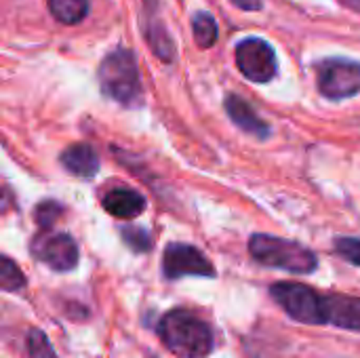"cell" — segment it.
Wrapping results in <instances>:
<instances>
[{
	"mask_svg": "<svg viewBox=\"0 0 360 358\" xmlns=\"http://www.w3.org/2000/svg\"><path fill=\"white\" fill-rule=\"evenodd\" d=\"M162 272L169 281H177L184 276H202L213 279L215 266L192 245L186 243H171L162 255Z\"/></svg>",
	"mask_w": 360,
	"mask_h": 358,
	"instance_id": "8",
	"label": "cell"
},
{
	"mask_svg": "<svg viewBox=\"0 0 360 358\" xmlns=\"http://www.w3.org/2000/svg\"><path fill=\"white\" fill-rule=\"evenodd\" d=\"M192 34L200 49H211L217 42V34H219L213 15H209L207 11H198L192 17Z\"/></svg>",
	"mask_w": 360,
	"mask_h": 358,
	"instance_id": "15",
	"label": "cell"
},
{
	"mask_svg": "<svg viewBox=\"0 0 360 358\" xmlns=\"http://www.w3.org/2000/svg\"><path fill=\"white\" fill-rule=\"evenodd\" d=\"M49 13L65 25L80 23L89 13V0H46Z\"/></svg>",
	"mask_w": 360,
	"mask_h": 358,
	"instance_id": "14",
	"label": "cell"
},
{
	"mask_svg": "<svg viewBox=\"0 0 360 358\" xmlns=\"http://www.w3.org/2000/svg\"><path fill=\"white\" fill-rule=\"evenodd\" d=\"M63 205L59 200H42L34 209V219L40 230H51V226L63 215Z\"/></svg>",
	"mask_w": 360,
	"mask_h": 358,
	"instance_id": "18",
	"label": "cell"
},
{
	"mask_svg": "<svg viewBox=\"0 0 360 358\" xmlns=\"http://www.w3.org/2000/svg\"><path fill=\"white\" fill-rule=\"evenodd\" d=\"M120 236H122V243L133 253H148L154 247L152 234L146 228H141V226H122L120 228Z\"/></svg>",
	"mask_w": 360,
	"mask_h": 358,
	"instance_id": "16",
	"label": "cell"
},
{
	"mask_svg": "<svg viewBox=\"0 0 360 358\" xmlns=\"http://www.w3.org/2000/svg\"><path fill=\"white\" fill-rule=\"evenodd\" d=\"M272 300L297 323L325 325V295L302 283L281 281L270 287Z\"/></svg>",
	"mask_w": 360,
	"mask_h": 358,
	"instance_id": "4",
	"label": "cell"
},
{
	"mask_svg": "<svg viewBox=\"0 0 360 358\" xmlns=\"http://www.w3.org/2000/svg\"><path fill=\"white\" fill-rule=\"evenodd\" d=\"M99 89L101 93L124 106V108H139L143 103V87L137 68V57L131 49L116 46L110 51L97 70Z\"/></svg>",
	"mask_w": 360,
	"mask_h": 358,
	"instance_id": "2",
	"label": "cell"
},
{
	"mask_svg": "<svg viewBox=\"0 0 360 358\" xmlns=\"http://www.w3.org/2000/svg\"><path fill=\"white\" fill-rule=\"evenodd\" d=\"M230 2L243 11H262V6H264L262 0H230Z\"/></svg>",
	"mask_w": 360,
	"mask_h": 358,
	"instance_id": "21",
	"label": "cell"
},
{
	"mask_svg": "<svg viewBox=\"0 0 360 358\" xmlns=\"http://www.w3.org/2000/svg\"><path fill=\"white\" fill-rule=\"evenodd\" d=\"M333 249L342 260H346L348 264L360 268V238H356V236H338L333 241Z\"/></svg>",
	"mask_w": 360,
	"mask_h": 358,
	"instance_id": "20",
	"label": "cell"
},
{
	"mask_svg": "<svg viewBox=\"0 0 360 358\" xmlns=\"http://www.w3.org/2000/svg\"><path fill=\"white\" fill-rule=\"evenodd\" d=\"M0 264H2V268H0V287H2V291H6V293L21 291L25 287V276L19 270V266L8 255H2Z\"/></svg>",
	"mask_w": 360,
	"mask_h": 358,
	"instance_id": "17",
	"label": "cell"
},
{
	"mask_svg": "<svg viewBox=\"0 0 360 358\" xmlns=\"http://www.w3.org/2000/svg\"><path fill=\"white\" fill-rule=\"evenodd\" d=\"M25 348H27V357L30 358H57L51 342L46 340V335L40 329H30L27 331Z\"/></svg>",
	"mask_w": 360,
	"mask_h": 358,
	"instance_id": "19",
	"label": "cell"
},
{
	"mask_svg": "<svg viewBox=\"0 0 360 358\" xmlns=\"http://www.w3.org/2000/svg\"><path fill=\"white\" fill-rule=\"evenodd\" d=\"M224 108H226V114L230 116V120L245 133L257 137V139H268L272 129L270 124L251 108V103L247 99H243L240 95H234L230 93L224 101Z\"/></svg>",
	"mask_w": 360,
	"mask_h": 358,
	"instance_id": "10",
	"label": "cell"
},
{
	"mask_svg": "<svg viewBox=\"0 0 360 358\" xmlns=\"http://www.w3.org/2000/svg\"><path fill=\"white\" fill-rule=\"evenodd\" d=\"M162 346L179 358H205L215 348L211 327L190 310H169L156 325Z\"/></svg>",
	"mask_w": 360,
	"mask_h": 358,
	"instance_id": "1",
	"label": "cell"
},
{
	"mask_svg": "<svg viewBox=\"0 0 360 358\" xmlns=\"http://www.w3.org/2000/svg\"><path fill=\"white\" fill-rule=\"evenodd\" d=\"M234 59H236V68L240 70V74L251 82L266 84L278 74L276 51L264 38L251 36V38L240 40L236 44Z\"/></svg>",
	"mask_w": 360,
	"mask_h": 358,
	"instance_id": "6",
	"label": "cell"
},
{
	"mask_svg": "<svg viewBox=\"0 0 360 358\" xmlns=\"http://www.w3.org/2000/svg\"><path fill=\"white\" fill-rule=\"evenodd\" d=\"M249 253L262 266L293 274H312L319 268V257L312 249L281 236L253 234L249 238Z\"/></svg>",
	"mask_w": 360,
	"mask_h": 358,
	"instance_id": "3",
	"label": "cell"
},
{
	"mask_svg": "<svg viewBox=\"0 0 360 358\" xmlns=\"http://www.w3.org/2000/svg\"><path fill=\"white\" fill-rule=\"evenodd\" d=\"M143 36L148 46L162 63H173L177 57L173 38L158 17V0H143Z\"/></svg>",
	"mask_w": 360,
	"mask_h": 358,
	"instance_id": "9",
	"label": "cell"
},
{
	"mask_svg": "<svg viewBox=\"0 0 360 358\" xmlns=\"http://www.w3.org/2000/svg\"><path fill=\"white\" fill-rule=\"evenodd\" d=\"M316 82L323 97L342 101L360 93V61L329 57L316 65Z\"/></svg>",
	"mask_w": 360,
	"mask_h": 358,
	"instance_id": "5",
	"label": "cell"
},
{
	"mask_svg": "<svg viewBox=\"0 0 360 358\" xmlns=\"http://www.w3.org/2000/svg\"><path fill=\"white\" fill-rule=\"evenodd\" d=\"M101 205L116 219H135L148 207L146 196L133 188H127V186H116V188L108 190L101 196Z\"/></svg>",
	"mask_w": 360,
	"mask_h": 358,
	"instance_id": "11",
	"label": "cell"
},
{
	"mask_svg": "<svg viewBox=\"0 0 360 358\" xmlns=\"http://www.w3.org/2000/svg\"><path fill=\"white\" fill-rule=\"evenodd\" d=\"M59 162L70 175L80 177V179H91L99 171V156L93 150V146H89V143H72V146H68L61 152Z\"/></svg>",
	"mask_w": 360,
	"mask_h": 358,
	"instance_id": "13",
	"label": "cell"
},
{
	"mask_svg": "<svg viewBox=\"0 0 360 358\" xmlns=\"http://www.w3.org/2000/svg\"><path fill=\"white\" fill-rule=\"evenodd\" d=\"M30 253L55 272H72L78 266V245L65 232H42L32 238Z\"/></svg>",
	"mask_w": 360,
	"mask_h": 358,
	"instance_id": "7",
	"label": "cell"
},
{
	"mask_svg": "<svg viewBox=\"0 0 360 358\" xmlns=\"http://www.w3.org/2000/svg\"><path fill=\"white\" fill-rule=\"evenodd\" d=\"M325 325L360 333V298L325 295Z\"/></svg>",
	"mask_w": 360,
	"mask_h": 358,
	"instance_id": "12",
	"label": "cell"
}]
</instances>
